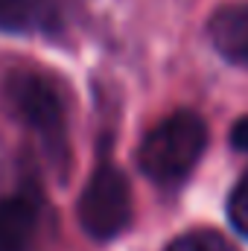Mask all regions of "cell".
Masks as SVG:
<instances>
[{"label": "cell", "instance_id": "52a82bcc", "mask_svg": "<svg viewBox=\"0 0 248 251\" xmlns=\"http://www.w3.org/2000/svg\"><path fill=\"white\" fill-rule=\"evenodd\" d=\"M35 24L32 0H0V32H26Z\"/></svg>", "mask_w": 248, "mask_h": 251}, {"label": "cell", "instance_id": "ba28073f", "mask_svg": "<svg viewBox=\"0 0 248 251\" xmlns=\"http://www.w3.org/2000/svg\"><path fill=\"white\" fill-rule=\"evenodd\" d=\"M228 216H231V225L248 237V170L243 173V178L237 181V187L228 199Z\"/></svg>", "mask_w": 248, "mask_h": 251}, {"label": "cell", "instance_id": "5b68a950", "mask_svg": "<svg viewBox=\"0 0 248 251\" xmlns=\"http://www.w3.org/2000/svg\"><path fill=\"white\" fill-rule=\"evenodd\" d=\"M207 32L228 62L248 64V3H228L216 9Z\"/></svg>", "mask_w": 248, "mask_h": 251}, {"label": "cell", "instance_id": "6da1fadb", "mask_svg": "<svg viewBox=\"0 0 248 251\" xmlns=\"http://www.w3.org/2000/svg\"><path fill=\"white\" fill-rule=\"evenodd\" d=\"M207 149V126L193 111H175L140 143L137 164L155 184H178L193 173Z\"/></svg>", "mask_w": 248, "mask_h": 251}, {"label": "cell", "instance_id": "8992f818", "mask_svg": "<svg viewBox=\"0 0 248 251\" xmlns=\"http://www.w3.org/2000/svg\"><path fill=\"white\" fill-rule=\"evenodd\" d=\"M167 251H240L228 237H222L219 231H210V228H196V231H187L178 240H173Z\"/></svg>", "mask_w": 248, "mask_h": 251}, {"label": "cell", "instance_id": "277c9868", "mask_svg": "<svg viewBox=\"0 0 248 251\" xmlns=\"http://www.w3.org/2000/svg\"><path fill=\"white\" fill-rule=\"evenodd\" d=\"M38 234V201L32 196L0 199V251H32Z\"/></svg>", "mask_w": 248, "mask_h": 251}, {"label": "cell", "instance_id": "3957f363", "mask_svg": "<svg viewBox=\"0 0 248 251\" xmlns=\"http://www.w3.org/2000/svg\"><path fill=\"white\" fill-rule=\"evenodd\" d=\"M6 100L21 123H26L50 152H62L64 146V108L53 82L35 70H15L6 79Z\"/></svg>", "mask_w": 248, "mask_h": 251}, {"label": "cell", "instance_id": "9c48e42d", "mask_svg": "<svg viewBox=\"0 0 248 251\" xmlns=\"http://www.w3.org/2000/svg\"><path fill=\"white\" fill-rule=\"evenodd\" d=\"M231 143H234V149L248 152V117L234 123V128H231Z\"/></svg>", "mask_w": 248, "mask_h": 251}, {"label": "cell", "instance_id": "7a4b0ae2", "mask_svg": "<svg viewBox=\"0 0 248 251\" xmlns=\"http://www.w3.org/2000/svg\"><path fill=\"white\" fill-rule=\"evenodd\" d=\"M79 222L94 240H114L131 222V190L128 178L114 167L102 164L79 196Z\"/></svg>", "mask_w": 248, "mask_h": 251}]
</instances>
